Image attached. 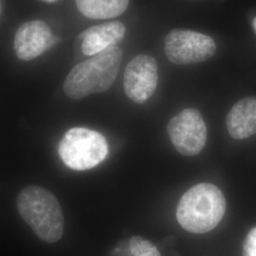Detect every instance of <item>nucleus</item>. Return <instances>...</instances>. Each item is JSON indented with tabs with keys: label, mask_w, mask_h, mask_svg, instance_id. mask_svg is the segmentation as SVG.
Returning a JSON list of instances; mask_svg holds the SVG:
<instances>
[{
	"label": "nucleus",
	"mask_w": 256,
	"mask_h": 256,
	"mask_svg": "<svg viewBox=\"0 0 256 256\" xmlns=\"http://www.w3.org/2000/svg\"><path fill=\"white\" fill-rule=\"evenodd\" d=\"M216 52L214 39L200 32L174 28L164 40V52L176 64H191L209 60Z\"/></svg>",
	"instance_id": "39448f33"
},
{
	"label": "nucleus",
	"mask_w": 256,
	"mask_h": 256,
	"mask_svg": "<svg viewBox=\"0 0 256 256\" xmlns=\"http://www.w3.org/2000/svg\"><path fill=\"white\" fill-rule=\"evenodd\" d=\"M76 6L84 16L92 19L114 18L122 14L129 0H75Z\"/></svg>",
	"instance_id": "9b49d317"
},
{
	"label": "nucleus",
	"mask_w": 256,
	"mask_h": 256,
	"mask_svg": "<svg viewBox=\"0 0 256 256\" xmlns=\"http://www.w3.org/2000/svg\"><path fill=\"white\" fill-rule=\"evenodd\" d=\"M42 1H45V2H48V3H52V2H55V1H57V0H42Z\"/></svg>",
	"instance_id": "4468645a"
},
{
	"label": "nucleus",
	"mask_w": 256,
	"mask_h": 256,
	"mask_svg": "<svg viewBox=\"0 0 256 256\" xmlns=\"http://www.w3.org/2000/svg\"><path fill=\"white\" fill-rule=\"evenodd\" d=\"M226 198L212 183H200L182 196L176 207V220L183 229L202 234L214 229L226 212Z\"/></svg>",
	"instance_id": "f257e3e1"
},
{
	"label": "nucleus",
	"mask_w": 256,
	"mask_h": 256,
	"mask_svg": "<svg viewBox=\"0 0 256 256\" xmlns=\"http://www.w3.org/2000/svg\"><path fill=\"white\" fill-rule=\"evenodd\" d=\"M252 25H254V28H256V18L254 19V21H252Z\"/></svg>",
	"instance_id": "2eb2a0df"
},
{
	"label": "nucleus",
	"mask_w": 256,
	"mask_h": 256,
	"mask_svg": "<svg viewBox=\"0 0 256 256\" xmlns=\"http://www.w3.org/2000/svg\"><path fill=\"white\" fill-rule=\"evenodd\" d=\"M230 135L236 140H244L256 134V97L238 101L226 117Z\"/></svg>",
	"instance_id": "9d476101"
},
{
	"label": "nucleus",
	"mask_w": 256,
	"mask_h": 256,
	"mask_svg": "<svg viewBox=\"0 0 256 256\" xmlns=\"http://www.w3.org/2000/svg\"><path fill=\"white\" fill-rule=\"evenodd\" d=\"M58 38L52 36L48 24L41 20L28 21L19 27L14 41V50L20 60L30 61L54 46Z\"/></svg>",
	"instance_id": "6e6552de"
},
{
	"label": "nucleus",
	"mask_w": 256,
	"mask_h": 256,
	"mask_svg": "<svg viewBox=\"0 0 256 256\" xmlns=\"http://www.w3.org/2000/svg\"><path fill=\"white\" fill-rule=\"evenodd\" d=\"M16 206L20 216L46 243L60 240L64 232V216L54 194L41 186L30 185L19 192Z\"/></svg>",
	"instance_id": "7ed1b4c3"
},
{
	"label": "nucleus",
	"mask_w": 256,
	"mask_h": 256,
	"mask_svg": "<svg viewBox=\"0 0 256 256\" xmlns=\"http://www.w3.org/2000/svg\"><path fill=\"white\" fill-rule=\"evenodd\" d=\"M59 156L64 164L76 171L92 169L108 154V144L101 133L88 128L70 129L59 144Z\"/></svg>",
	"instance_id": "20e7f679"
},
{
	"label": "nucleus",
	"mask_w": 256,
	"mask_h": 256,
	"mask_svg": "<svg viewBox=\"0 0 256 256\" xmlns=\"http://www.w3.org/2000/svg\"><path fill=\"white\" fill-rule=\"evenodd\" d=\"M126 26L120 21L106 22L88 28L79 34L84 54L93 56L120 43L126 36Z\"/></svg>",
	"instance_id": "1a4fd4ad"
},
{
	"label": "nucleus",
	"mask_w": 256,
	"mask_h": 256,
	"mask_svg": "<svg viewBox=\"0 0 256 256\" xmlns=\"http://www.w3.org/2000/svg\"><path fill=\"white\" fill-rule=\"evenodd\" d=\"M122 61V52L115 46L76 64L64 80L66 95L79 100L108 90L119 74Z\"/></svg>",
	"instance_id": "f03ea898"
},
{
	"label": "nucleus",
	"mask_w": 256,
	"mask_h": 256,
	"mask_svg": "<svg viewBox=\"0 0 256 256\" xmlns=\"http://www.w3.org/2000/svg\"><path fill=\"white\" fill-rule=\"evenodd\" d=\"M128 250L132 256H160L155 245L140 236H133L128 241Z\"/></svg>",
	"instance_id": "f8f14e48"
},
{
	"label": "nucleus",
	"mask_w": 256,
	"mask_h": 256,
	"mask_svg": "<svg viewBox=\"0 0 256 256\" xmlns=\"http://www.w3.org/2000/svg\"><path fill=\"white\" fill-rule=\"evenodd\" d=\"M167 132L174 148L183 156L198 155L207 142V126L202 113L196 108H185L167 126Z\"/></svg>",
	"instance_id": "423d86ee"
},
{
	"label": "nucleus",
	"mask_w": 256,
	"mask_h": 256,
	"mask_svg": "<svg viewBox=\"0 0 256 256\" xmlns=\"http://www.w3.org/2000/svg\"><path fill=\"white\" fill-rule=\"evenodd\" d=\"M158 81V63L152 56L138 54L128 63L124 74V88L128 98L144 104L155 93Z\"/></svg>",
	"instance_id": "0eeeda50"
},
{
	"label": "nucleus",
	"mask_w": 256,
	"mask_h": 256,
	"mask_svg": "<svg viewBox=\"0 0 256 256\" xmlns=\"http://www.w3.org/2000/svg\"><path fill=\"white\" fill-rule=\"evenodd\" d=\"M243 256H256V226L248 232L244 241Z\"/></svg>",
	"instance_id": "ddd939ff"
}]
</instances>
